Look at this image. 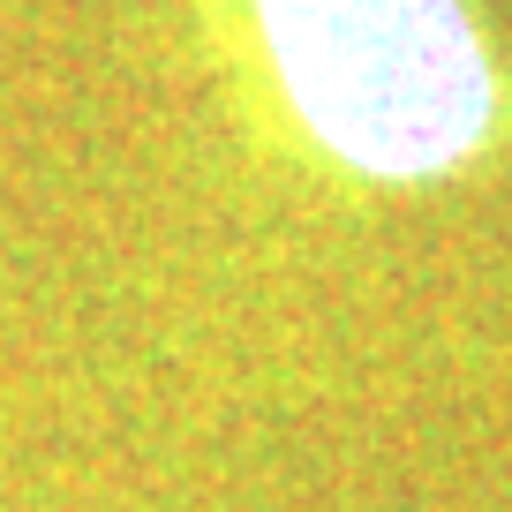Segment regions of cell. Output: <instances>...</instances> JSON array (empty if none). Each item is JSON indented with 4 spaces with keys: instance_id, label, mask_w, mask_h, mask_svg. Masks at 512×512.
I'll return each instance as SVG.
<instances>
[{
    "instance_id": "obj_1",
    "label": "cell",
    "mask_w": 512,
    "mask_h": 512,
    "mask_svg": "<svg viewBox=\"0 0 512 512\" xmlns=\"http://www.w3.org/2000/svg\"><path fill=\"white\" fill-rule=\"evenodd\" d=\"M256 23L309 136L362 174H445L490 128L460 0H256Z\"/></svg>"
}]
</instances>
